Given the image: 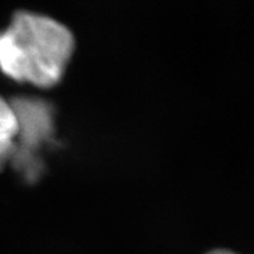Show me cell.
Masks as SVG:
<instances>
[{
    "label": "cell",
    "mask_w": 254,
    "mask_h": 254,
    "mask_svg": "<svg viewBox=\"0 0 254 254\" xmlns=\"http://www.w3.org/2000/svg\"><path fill=\"white\" fill-rule=\"evenodd\" d=\"M74 48V36L66 26L22 10L0 32V70L18 83L52 88L61 81Z\"/></svg>",
    "instance_id": "1"
},
{
    "label": "cell",
    "mask_w": 254,
    "mask_h": 254,
    "mask_svg": "<svg viewBox=\"0 0 254 254\" xmlns=\"http://www.w3.org/2000/svg\"><path fill=\"white\" fill-rule=\"evenodd\" d=\"M10 103L18 119V135L12 159L18 169L32 178L35 176L32 167L35 152L52 138L53 110L44 101L26 97L10 101Z\"/></svg>",
    "instance_id": "2"
},
{
    "label": "cell",
    "mask_w": 254,
    "mask_h": 254,
    "mask_svg": "<svg viewBox=\"0 0 254 254\" xmlns=\"http://www.w3.org/2000/svg\"><path fill=\"white\" fill-rule=\"evenodd\" d=\"M18 135V119L12 103L0 96V169L12 159Z\"/></svg>",
    "instance_id": "3"
},
{
    "label": "cell",
    "mask_w": 254,
    "mask_h": 254,
    "mask_svg": "<svg viewBox=\"0 0 254 254\" xmlns=\"http://www.w3.org/2000/svg\"><path fill=\"white\" fill-rule=\"evenodd\" d=\"M208 254H235V253H232V252H229V251H214V252H210V253Z\"/></svg>",
    "instance_id": "4"
}]
</instances>
